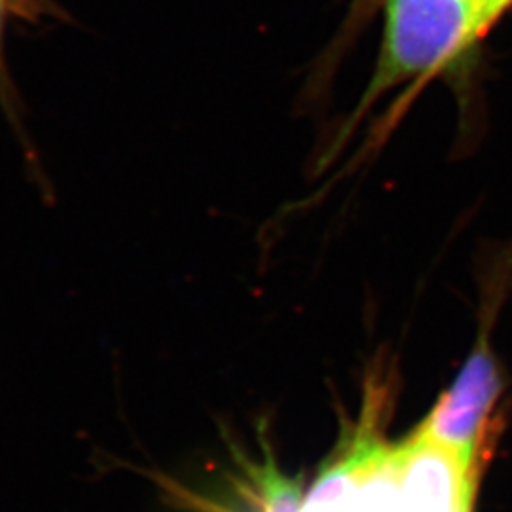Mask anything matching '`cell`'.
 I'll list each match as a JSON object with an SVG mask.
<instances>
[{
	"instance_id": "6da1fadb",
	"label": "cell",
	"mask_w": 512,
	"mask_h": 512,
	"mask_svg": "<svg viewBox=\"0 0 512 512\" xmlns=\"http://www.w3.org/2000/svg\"><path fill=\"white\" fill-rule=\"evenodd\" d=\"M494 21L480 0H387L382 50L363 107L456 59Z\"/></svg>"
},
{
	"instance_id": "7a4b0ae2",
	"label": "cell",
	"mask_w": 512,
	"mask_h": 512,
	"mask_svg": "<svg viewBox=\"0 0 512 512\" xmlns=\"http://www.w3.org/2000/svg\"><path fill=\"white\" fill-rule=\"evenodd\" d=\"M486 334L482 332L458 380L416 431L421 439L484 463L492 456L499 427L497 404L503 391V380Z\"/></svg>"
},
{
	"instance_id": "3957f363",
	"label": "cell",
	"mask_w": 512,
	"mask_h": 512,
	"mask_svg": "<svg viewBox=\"0 0 512 512\" xmlns=\"http://www.w3.org/2000/svg\"><path fill=\"white\" fill-rule=\"evenodd\" d=\"M8 0H0V82H4V63H2V18H4V10H6Z\"/></svg>"
},
{
	"instance_id": "277c9868",
	"label": "cell",
	"mask_w": 512,
	"mask_h": 512,
	"mask_svg": "<svg viewBox=\"0 0 512 512\" xmlns=\"http://www.w3.org/2000/svg\"><path fill=\"white\" fill-rule=\"evenodd\" d=\"M511 2L512 0H494L495 16H499L507 8V4H511Z\"/></svg>"
},
{
	"instance_id": "5b68a950",
	"label": "cell",
	"mask_w": 512,
	"mask_h": 512,
	"mask_svg": "<svg viewBox=\"0 0 512 512\" xmlns=\"http://www.w3.org/2000/svg\"><path fill=\"white\" fill-rule=\"evenodd\" d=\"M380 0H357V4L361 6V8H370V6H374V4H378Z\"/></svg>"
},
{
	"instance_id": "8992f818",
	"label": "cell",
	"mask_w": 512,
	"mask_h": 512,
	"mask_svg": "<svg viewBox=\"0 0 512 512\" xmlns=\"http://www.w3.org/2000/svg\"><path fill=\"white\" fill-rule=\"evenodd\" d=\"M480 2H484V4H486V6H488V10H490V14H492V18H497V16H495V12H494V0H480Z\"/></svg>"
}]
</instances>
